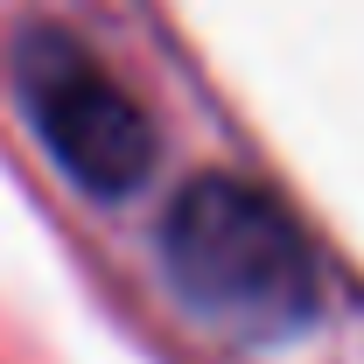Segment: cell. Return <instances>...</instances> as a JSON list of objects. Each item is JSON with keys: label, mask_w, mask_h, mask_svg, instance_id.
<instances>
[{"label": "cell", "mask_w": 364, "mask_h": 364, "mask_svg": "<svg viewBox=\"0 0 364 364\" xmlns=\"http://www.w3.org/2000/svg\"><path fill=\"white\" fill-rule=\"evenodd\" d=\"M161 252L182 301L238 336H287L322 309V267L294 218L238 176H196L168 210Z\"/></svg>", "instance_id": "6da1fadb"}, {"label": "cell", "mask_w": 364, "mask_h": 364, "mask_svg": "<svg viewBox=\"0 0 364 364\" xmlns=\"http://www.w3.org/2000/svg\"><path fill=\"white\" fill-rule=\"evenodd\" d=\"M14 85L21 105L36 119V134L49 140V154L85 182L91 196H127L154 168V119L140 112V98L85 43L36 28L14 49Z\"/></svg>", "instance_id": "7a4b0ae2"}]
</instances>
